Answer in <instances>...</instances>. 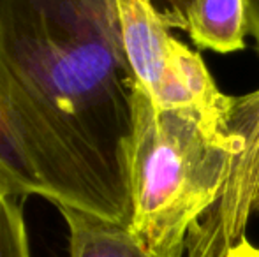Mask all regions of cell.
Instances as JSON below:
<instances>
[{
	"mask_svg": "<svg viewBox=\"0 0 259 257\" xmlns=\"http://www.w3.org/2000/svg\"><path fill=\"white\" fill-rule=\"evenodd\" d=\"M134 85L111 0H0V182L129 226Z\"/></svg>",
	"mask_w": 259,
	"mask_h": 257,
	"instance_id": "6da1fadb",
	"label": "cell"
},
{
	"mask_svg": "<svg viewBox=\"0 0 259 257\" xmlns=\"http://www.w3.org/2000/svg\"><path fill=\"white\" fill-rule=\"evenodd\" d=\"M235 153L229 127L191 110L157 106L136 81L127 144L134 236L159 257H184L189 233L215 204Z\"/></svg>",
	"mask_w": 259,
	"mask_h": 257,
	"instance_id": "7a4b0ae2",
	"label": "cell"
},
{
	"mask_svg": "<svg viewBox=\"0 0 259 257\" xmlns=\"http://www.w3.org/2000/svg\"><path fill=\"white\" fill-rule=\"evenodd\" d=\"M228 125L236 153L215 204L189 233L187 257H221L245 236L250 215L259 212V90L233 97Z\"/></svg>",
	"mask_w": 259,
	"mask_h": 257,
	"instance_id": "3957f363",
	"label": "cell"
},
{
	"mask_svg": "<svg viewBox=\"0 0 259 257\" xmlns=\"http://www.w3.org/2000/svg\"><path fill=\"white\" fill-rule=\"evenodd\" d=\"M150 97L157 106L191 110L206 120L229 127L233 97L217 88L201 57L173 35L167 42L162 79Z\"/></svg>",
	"mask_w": 259,
	"mask_h": 257,
	"instance_id": "277c9868",
	"label": "cell"
},
{
	"mask_svg": "<svg viewBox=\"0 0 259 257\" xmlns=\"http://www.w3.org/2000/svg\"><path fill=\"white\" fill-rule=\"evenodd\" d=\"M111 4L134 78L152 95L166 67L169 28L154 0H111Z\"/></svg>",
	"mask_w": 259,
	"mask_h": 257,
	"instance_id": "5b68a950",
	"label": "cell"
},
{
	"mask_svg": "<svg viewBox=\"0 0 259 257\" xmlns=\"http://www.w3.org/2000/svg\"><path fill=\"white\" fill-rule=\"evenodd\" d=\"M185 30L203 49L240 52L250 34L247 0H191L185 11Z\"/></svg>",
	"mask_w": 259,
	"mask_h": 257,
	"instance_id": "8992f818",
	"label": "cell"
},
{
	"mask_svg": "<svg viewBox=\"0 0 259 257\" xmlns=\"http://www.w3.org/2000/svg\"><path fill=\"white\" fill-rule=\"evenodd\" d=\"M69 234V257H159L129 226L72 208H58Z\"/></svg>",
	"mask_w": 259,
	"mask_h": 257,
	"instance_id": "52a82bcc",
	"label": "cell"
},
{
	"mask_svg": "<svg viewBox=\"0 0 259 257\" xmlns=\"http://www.w3.org/2000/svg\"><path fill=\"white\" fill-rule=\"evenodd\" d=\"M21 199L0 182V257H32Z\"/></svg>",
	"mask_w": 259,
	"mask_h": 257,
	"instance_id": "ba28073f",
	"label": "cell"
},
{
	"mask_svg": "<svg viewBox=\"0 0 259 257\" xmlns=\"http://www.w3.org/2000/svg\"><path fill=\"white\" fill-rule=\"evenodd\" d=\"M191 0H154L157 11L162 16L167 28H184L185 30V11Z\"/></svg>",
	"mask_w": 259,
	"mask_h": 257,
	"instance_id": "9c48e42d",
	"label": "cell"
},
{
	"mask_svg": "<svg viewBox=\"0 0 259 257\" xmlns=\"http://www.w3.org/2000/svg\"><path fill=\"white\" fill-rule=\"evenodd\" d=\"M221 257H259V248L254 247L245 236L240 241H236L231 248L224 252Z\"/></svg>",
	"mask_w": 259,
	"mask_h": 257,
	"instance_id": "30bf717a",
	"label": "cell"
},
{
	"mask_svg": "<svg viewBox=\"0 0 259 257\" xmlns=\"http://www.w3.org/2000/svg\"><path fill=\"white\" fill-rule=\"evenodd\" d=\"M247 9H249V32L256 39L259 52V0H247Z\"/></svg>",
	"mask_w": 259,
	"mask_h": 257,
	"instance_id": "8fae6325",
	"label": "cell"
}]
</instances>
